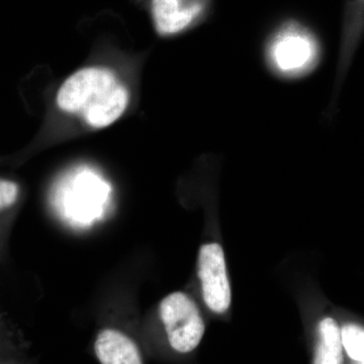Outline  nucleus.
I'll return each mask as SVG.
<instances>
[{"label":"nucleus","mask_w":364,"mask_h":364,"mask_svg":"<svg viewBox=\"0 0 364 364\" xmlns=\"http://www.w3.org/2000/svg\"><path fill=\"white\" fill-rule=\"evenodd\" d=\"M129 91L114 71L87 67L72 74L57 93V105L80 117L91 128L111 126L128 107Z\"/></svg>","instance_id":"f257e3e1"},{"label":"nucleus","mask_w":364,"mask_h":364,"mask_svg":"<svg viewBox=\"0 0 364 364\" xmlns=\"http://www.w3.org/2000/svg\"><path fill=\"white\" fill-rule=\"evenodd\" d=\"M261 55L268 73L286 82L309 77L324 56L318 38L294 21L280 26L268 37Z\"/></svg>","instance_id":"f03ea898"},{"label":"nucleus","mask_w":364,"mask_h":364,"mask_svg":"<svg viewBox=\"0 0 364 364\" xmlns=\"http://www.w3.org/2000/svg\"><path fill=\"white\" fill-rule=\"evenodd\" d=\"M160 317L173 350L186 354L200 345L205 334V323L198 306L188 294L177 291L163 299Z\"/></svg>","instance_id":"7ed1b4c3"},{"label":"nucleus","mask_w":364,"mask_h":364,"mask_svg":"<svg viewBox=\"0 0 364 364\" xmlns=\"http://www.w3.org/2000/svg\"><path fill=\"white\" fill-rule=\"evenodd\" d=\"M198 272L208 308L218 314L226 312L231 305V287L221 245L210 243L202 246L198 254Z\"/></svg>","instance_id":"20e7f679"},{"label":"nucleus","mask_w":364,"mask_h":364,"mask_svg":"<svg viewBox=\"0 0 364 364\" xmlns=\"http://www.w3.org/2000/svg\"><path fill=\"white\" fill-rule=\"evenodd\" d=\"M212 0H152V16L158 35L172 37L205 16Z\"/></svg>","instance_id":"39448f33"},{"label":"nucleus","mask_w":364,"mask_h":364,"mask_svg":"<svg viewBox=\"0 0 364 364\" xmlns=\"http://www.w3.org/2000/svg\"><path fill=\"white\" fill-rule=\"evenodd\" d=\"M95 351L100 364H144L142 352L135 340L114 328L100 330Z\"/></svg>","instance_id":"423d86ee"},{"label":"nucleus","mask_w":364,"mask_h":364,"mask_svg":"<svg viewBox=\"0 0 364 364\" xmlns=\"http://www.w3.org/2000/svg\"><path fill=\"white\" fill-rule=\"evenodd\" d=\"M341 329L336 321L326 318L318 327L314 364H344Z\"/></svg>","instance_id":"0eeeda50"},{"label":"nucleus","mask_w":364,"mask_h":364,"mask_svg":"<svg viewBox=\"0 0 364 364\" xmlns=\"http://www.w3.org/2000/svg\"><path fill=\"white\" fill-rule=\"evenodd\" d=\"M342 343L349 358L364 364V328L348 324L341 329Z\"/></svg>","instance_id":"6e6552de"},{"label":"nucleus","mask_w":364,"mask_h":364,"mask_svg":"<svg viewBox=\"0 0 364 364\" xmlns=\"http://www.w3.org/2000/svg\"><path fill=\"white\" fill-rule=\"evenodd\" d=\"M18 188L16 182L0 179V210L11 207L18 200Z\"/></svg>","instance_id":"1a4fd4ad"}]
</instances>
